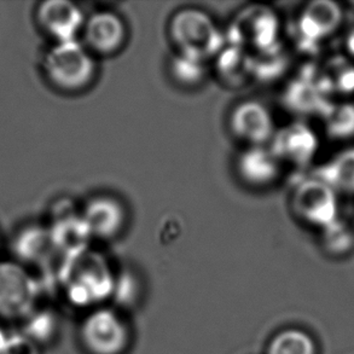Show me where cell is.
Wrapping results in <instances>:
<instances>
[{
  "label": "cell",
  "instance_id": "obj_2",
  "mask_svg": "<svg viewBox=\"0 0 354 354\" xmlns=\"http://www.w3.org/2000/svg\"><path fill=\"white\" fill-rule=\"evenodd\" d=\"M169 37L180 56L203 62L223 46V37L214 21L201 10L184 9L173 16Z\"/></svg>",
  "mask_w": 354,
  "mask_h": 354
},
{
  "label": "cell",
  "instance_id": "obj_5",
  "mask_svg": "<svg viewBox=\"0 0 354 354\" xmlns=\"http://www.w3.org/2000/svg\"><path fill=\"white\" fill-rule=\"evenodd\" d=\"M37 287L26 268L14 261H0V317L19 319L32 315Z\"/></svg>",
  "mask_w": 354,
  "mask_h": 354
},
{
  "label": "cell",
  "instance_id": "obj_21",
  "mask_svg": "<svg viewBox=\"0 0 354 354\" xmlns=\"http://www.w3.org/2000/svg\"><path fill=\"white\" fill-rule=\"evenodd\" d=\"M4 354H38V351L28 336L8 335Z\"/></svg>",
  "mask_w": 354,
  "mask_h": 354
},
{
  "label": "cell",
  "instance_id": "obj_9",
  "mask_svg": "<svg viewBox=\"0 0 354 354\" xmlns=\"http://www.w3.org/2000/svg\"><path fill=\"white\" fill-rule=\"evenodd\" d=\"M271 150L281 163L286 161L295 166H305L316 155L318 138L306 124H289L274 133Z\"/></svg>",
  "mask_w": 354,
  "mask_h": 354
},
{
  "label": "cell",
  "instance_id": "obj_3",
  "mask_svg": "<svg viewBox=\"0 0 354 354\" xmlns=\"http://www.w3.org/2000/svg\"><path fill=\"white\" fill-rule=\"evenodd\" d=\"M80 339L90 354H124L131 342V330L120 313L98 308L82 322Z\"/></svg>",
  "mask_w": 354,
  "mask_h": 354
},
{
  "label": "cell",
  "instance_id": "obj_18",
  "mask_svg": "<svg viewBox=\"0 0 354 354\" xmlns=\"http://www.w3.org/2000/svg\"><path fill=\"white\" fill-rule=\"evenodd\" d=\"M323 244L326 252L333 255L348 253L354 245V231L340 218L331 225L323 229Z\"/></svg>",
  "mask_w": 354,
  "mask_h": 354
},
{
  "label": "cell",
  "instance_id": "obj_4",
  "mask_svg": "<svg viewBox=\"0 0 354 354\" xmlns=\"http://www.w3.org/2000/svg\"><path fill=\"white\" fill-rule=\"evenodd\" d=\"M339 195L328 184L312 178L297 185L292 192L294 212L308 225L326 229L339 216Z\"/></svg>",
  "mask_w": 354,
  "mask_h": 354
},
{
  "label": "cell",
  "instance_id": "obj_14",
  "mask_svg": "<svg viewBox=\"0 0 354 354\" xmlns=\"http://www.w3.org/2000/svg\"><path fill=\"white\" fill-rule=\"evenodd\" d=\"M317 178L339 195H354V147L341 150L324 163Z\"/></svg>",
  "mask_w": 354,
  "mask_h": 354
},
{
  "label": "cell",
  "instance_id": "obj_11",
  "mask_svg": "<svg viewBox=\"0 0 354 354\" xmlns=\"http://www.w3.org/2000/svg\"><path fill=\"white\" fill-rule=\"evenodd\" d=\"M344 21L341 5L331 0H316L305 6L299 17V32L306 40H326L340 28Z\"/></svg>",
  "mask_w": 354,
  "mask_h": 354
},
{
  "label": "cell",
  "instance_id": "obj_10",
  "mask_svg": "<svg viewBox=\"0 0 354 354\" xmlns=\"http://www.w3.org/2000/svg\"><path fill=\"white\" fill-rule=\"evenodd\" d=\"M237 43L257 50H266L277 39L278 19L273 11L265 6L244 9L235 22Z\"/></svg>",
  "mask_w": 354,
  "mask_h": 354
},
{
  "label": "cell",
  "instance_id": "obj_16",
  "mask_svg": "<svg viewBox=\"0 0 354 354\" xmlns=\"http://www.w3.org/2000/svg\"><path fill=\"white\" fill-rule=\"evenodd\" d=\"M326 129L331 138L347 140L354 137V102H342L324 113Z\"/></svg>",
  "mask_w": 354,
  "mask_h": 354
},
{
  "label": "cell",
  "instance_id": "obj_13",
  "mask_svg": "<svg viewBox=\"0 0 354 354\" xmlns=\"http://www.w3.org/2000/svg\"><path fill=\"white\" fill-rule=\"evenodd\" d=\"M237 171L243 182L253 187H266L277 180L281 162L271 149L249 147L239 155Z\"/></svg>",
  "mask_w": 354,
  "mask_h": 354
},
{
  "label": "cell",
  "instance_id": "obj_17",
  "mask_svg": "<svg viewBox=\"0 0 354 354\" xmlns=\"http://www.w3.org/2000/svg\"><path fill=\"white\" fill-rule=\"evenodd\" d=\"M322 84L328 92H337L345 96L354 93L353 62L345 58H335L329 63Z\"/></svg>",
  "mask_w": 354,
  "mask_h": 354
},
{
  "label": "cell",
  "instance_id": "obj_1",
  "mask_svg": "<svg viewBox=\"0 0 354 354\" xmlns=\"http://www.w3.org/2000/svg\"><path fill=\"white\" fill-rule=\"evenodd\" d=\"M48 82L64 92L82 91L91 84L96 63L90 51L75 40L55 43L43 61Z\"/></svg>",
  "mask_w": 354,
  "mask_h": 354
},
{
  "label": "cell",
  "instance_id": "obj_12",
  "mask_svg": "<svg viewBox=\"0 0 354 354\" xmlns=\"http://www.w3.org/2000/svg\"><path fill=\"white\" fill-rule=\"evenodd\" d=\"M82 218L90 235L111 239L122 230L126 223V211L116 198L103 195L92 198L87 203Z\"/></svg>",
  "mask_w": 354,
  "mask_h": 354
},
{
  "label": "cell",
  "instance_id": "obj_20",
  "mask_svg": "<svg viewBox=\"0 0 354 354\" xmlns=\"http://www.w3.org/2000/svg\"><path fill=\"white\" fill-rule=\"evenodd\" d=\"M172 72L173 75L177 77L178 82L185 85H192L196 84L202 77V62L179 55L173 61Z\"/></svg>",
  "mask_w": 354,
  "mask_h": 354
},
{
  "label": "cell",
  "instance_id": "obj_15",
  "mask_svg": "<svg viewBox=\"0 0 354 354\" xmlns=\"http://www.w3.org/2000/svg\"><path fill=\"white\" fill-rule=\"evenodd\" d=\"M316 341L307 331L288 328L278 331L268 342L266 354H317Z\"/></svg>",
  "mask_w": 354,
  "mask_h": 354
},
{
  "label": "cell",
  "instance_id": "obj_7",
  "mask_svg": "<svg viewBox=\"0 0 354 354\" xmlns=\"http://www.w3.org/2000/svg\"><path fill=\"white\" fill-rule=\"evenodd\" d=\"M229 122L236 138L249 147H263L274 136L272 116L259 102L239 103L231 113Z\"/></svg>",
  "mask_w": 354,
  "mask_h": 354
},
{
  "label": "cell",
  "instance_id": "obj_8",
  "mask_svg": "<svg viewBox=\"0 0 354 354\" xmlns=\"http://www.w3.org/2000/svg\"><path fill=\"white\" fill-rule=\"evenodd\" d=\"M84 46L98 55L119 51L126 40V27L118 15L102 11L85 19L82 29Z\"/></svg>",
  "mask_w": 354,
  "mask_h": 354
},
{
  "label": "cell",
  "instance_id": "obj_6",
  "mask_svg": "<svg viewBox=\"0 0 354 354\" xmlns=\"http://www.w3.org/2000/svg\"><path fill=\"white\" fill-rule=\"evenodd\" d=\"M37 22L56 43L75 40L85 19L82 10L68 0H46L37 9Z\"/></svg>",
  "mask_w": 354,
  "mask_h": 354
},
{
  "label": "cell",
  "instance_id": "obj_22",
  "mask_svg": "<svg viewBox=\"0 0 354 354\" xmlns=\"http://www.w3.org/2000/svg\"><path fill=\"white\" fill-rule=\"evenodd\" d=\"M345 48L347 53L350 55L351 59L354 61V27L346 35Z\"/></svg>",
  "mask_w": 354,
  "mask_h": 354
},
{
  "label": "cell",
  "instance_id": "obj_19",
  "mask_svg": "<svg viewBox=\"0 0 354 354\" xmlns=\"http://www.w3.org/2000/svg\"><path fill=\"white\" fill-rule=\"evenodd\" d=\"M48 231L39 229V227H28L17 237L16 241V253L21 259L37 258L41 254L48 239H51V234Z\"/></svg>",
  "mask_w": 354,
  "mask_h": 354
},
{
  "label": "cell",
  "instance_id": "obj_23",
  "mask_svg": "<svg viewBox=\"0 0 354 354\" xmlns=\"http://www.w3.org/2000/svg\"><path fill=\"white\" fill-rule=\"evenodd\" d=\"M8 341V334L3 330V328L0 326V354H4L5 346Z\"/></svg>",
  "mask_w": 354,
  "mask_h": 354
}]
</instances>
